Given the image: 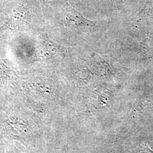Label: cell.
Here are the masks:
<instances>
[{"label": "cell", "mask_w": 153, "mask_h": 153, "mask_svg": "<svg viewBox=\"0 0 153 153\" xmlns=\"http://www.w3.org/2000/svg\"><path fill=\"white\" fill-rule=\"evenodd\" d=\"M131 153H153V152L149 149L147 146L143 148H137V149L133 150Z\"/></svg>", "instance_id": "2"}, {"label": "cell", "mask_w": 153, "mask_h": 153, "mask_svg": "<svg viewBox=\"0 0 153 153\" xmlns=\"http://www.w3.org/2000/svg\"><path fill=\"white\" fill-rule=\"evenodd\" d=\"M10 71H13L11 70L9 65L5 61L0 59V73L8 74Z\"/></svg>", "instance_id": "1"}]
</instances>
